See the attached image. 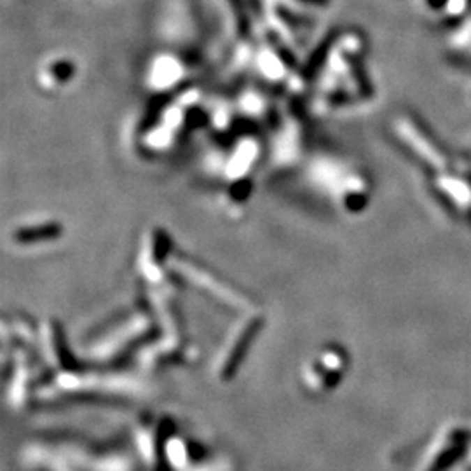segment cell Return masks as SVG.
<instances>
[{"label":"cell","instance_id":"3","mask_svg":"<svg viewBox=\"0 0 471 471\" xmlns=\"http://www.w3.org/2000/svg\"><path fill=\"white\" fill-rule=\"evenodd\" d=\"M463 440H464L463 435L459 436V433H456V435H450L449 445L445 443V445L440 449L442 452L436 454V456L433 457V461H431L433 471H442L443 468L449 466L450 457L457 456V454H459V449H463Z\"/></svg>","mask_w":471,"mask_h":471},{"label":"cell","instance_id":"2","mask_svg":"<svg viewBox=\"0 0 471 471\" xmlns=\"http://www.w3.org/2000/svg\"><path fill=\"white\" fill-rule=\"evenodd\" d=\"M438 187L442 188L443 195L449 197L450 201L461 206V209H470L471 204V187L468 181L459 180V178H442L438 181Z\"/></svg>","mask_w":471,"mask_h":471},{"label":"cell","instance_id":"1","mask_svg":"<svg viewBox=\"0 0 471 471\" xmlns=\"http://www.w3.org/2000/svg\"><path fill=\"white\" fill-rule=\"evenodd\" d=\"M396 128L403 142L407 140L414 152L419 154L429 166L436 167V170H445L449 157L443 152L442 147L436 145L435 138L421 124L408 121V119H401Z\"/></svg>","mask_w":471,"mask_h":471},{"label":"cell","instance_id":"4","mask_svg":"<svg viewBox=\"0 0 471 471\" xmlns=\"http://www.w3.org/2000/svg\"><path fill=\"white\" fill-rule=\"evenodd\" d=\"M299 2H302V3H309V6L324 7V6H328V2H330V0H299Z\"/></svg>","mask_w":471,"mask_h":471}]
</instances>
